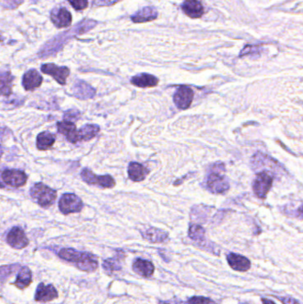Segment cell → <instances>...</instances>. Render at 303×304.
<instances>
[{
  "label": "cell",
  "instance_id": "1",
  "mask_svg": "<svg viewBox=\"0 0 303 304\" xmlns=\"http://www.w3.org/2000/svg\"><path fill=\"white\" fill-rule=\"evenodd\" d=\"M59 257L66 262H71L78 270L92 272L98 268V259L94 254L79 252L73 248H63L59 252Z\"/></svg>",
  "mask_w": 303,
  "mask_h": 304
},
{
  "label": "cell",
  "instance_id": "2",
  "mask_svg": "<svg viewBox=\"0 0 303 304\" xmlns=\"http://www.w3.org/2000/svg\"><path fill=\"white\" fill-rule=\"evenodd\" d=\"M31 198L41 208H50L56 200L57 192L42 182H38L32 186L30 190Z\"/></svg>",
  "mask_w": 303,
  "mask_h": 304
},
{
  "label": "cell",
  "instance_id": "3",
  "mask_svg": "<svg viewBox=\"0 0 303 304\" xmlns=\"http://www.w3.org/2000/svg\"><path fill=\"white\" fill-rule=\"evenodd\" d=\"M225 170L224 166L220 167L218 171H215L208 174L207 186L210 192L214 194H223L227 192L230 189V182L228 181L226 177L223 175V172Z\"/></svg>",
  "mask_w": 303,
  "mask_h": 304
},
{
  "label": "cell",
  "instance_id": "4",
  "mask_svg": "<svg viewBox=\"0 0 303 304\" xmlns=\"http://www.w3.org/2000/svg\"><path fill=\"white\" fill-rule=\"evenodd\" d=\"M80 175L83 181L86 182L87 184L99 186L100 188H104V189H112L113 187H115V180L109 174L96 175L88 168H84L82 170Z\"/></svg>",
  "mask_w": 303,
  "mask_h": 304
},
{
  "label": "cell",
  "instance_id": "5",
  "mask_svg": "<svg viewBox=\"0 0 303 304\" xmlns=\"http://www.w3.org/2000/svg\"><path fill=\"white\" fill-rule=\"evenodd\" d=\"M274 177L269 172L257 173L253 182V190L259 198H265L272 187Z\"/></svg>",
  "mask_w": 303,
  "mask_h": 304
},
{
  "label": "cell",
  "instance_id": "6",
  "mask_svg": "<svg viewBox=\"0 0 303 304\" xmlns=\"http://www.w3.org/2000/svg\"><path fill=\"white\" fill-rule=\"evenodd\" d=\"M84 207L80 197L76 194L67 193L62 195L59 200V209L63 215L79 213Z\"/></svg>",
  "mask_w": 303,
  "mask_h": 304
},
{
  "label": "cell",
  "instance_id": "7",
  "mask_svg": "<svg viewBox=\"0 0 303 304\" xmlns=\"http://www.w3.org/2000/svg\"><path fill=\"white\" fill-rule=\"evenodd\" d=\"M194 99V92L190 87L182 85L177 88L173 94V103L180 110H187Z\"/></svg>",
  "mask_w": 303,
  "mask_h": 304
},
{
  "label": "cell",
  "instance_id": "8",
  "mask_svg": "<svg viewBox=\"0 0 303 304\" xmlns=\"http://www.w3.org/2000/svg\"><path fill=\"white\" fill-rule=\"evenodd\" d=\"M1 176L6 184L14 188L22 187L26 183L28 179L27 174L18 169H5Z\"/></svg>",
  "mask_w": 303,
  "mask_h": 304
},
{
  "label": "cell",
  "instance_id": "9",
  "mask_svg": "<svg viewBox=\"0 0 303 304\" xmlns=\"http://www.w3.org/2000/svg\"><path fill=\"white\" fill-rule=\"evenodd\" d=\"M41 70L43 73L49 75L54 77L55 81L60 85H65L67 77H69V69L67 67H60L55 65L54 63H46L41 66Z\"/></svg>",
  "mask_w": 303,
  "mask_h": 304
},
{
  "label": "cell",
  "instance_id": "10",
  "mask_svg": "<svg viewBox=\"0 0 303 304\" xmlns=\"http://www.w3.org/2000/svg\"><path fill=\"white\" fill-rule=\"evenodd\" d=\"M7 242L10 247L15 249H23L27 247L30 241L22 228L14 227L8 232Z\"/></svg>",
  "mask_w": 303,
  "mask_h": 304
},
{
  "label": "cell",
  "instance_id": "11",
  "mask_svg": "<svg viewBox=\"0 0 303 304\" xmlns=\"http://www.w3.org/2000/svg\"><path fill=\"white\" fill-rule=\"evenodd\" d=\"M59 293L54 285H45L44 283H40L36 290L35 300L40 302H47L57 299Z\"/></svg>",
  "mask_w": 303,
  "mask_h": 304
},
{
  "label": "cell",
  "instance_id": "12",
  "mask_svg": "<svg viewBox=\"0 0 303 304\" xmlns=\"http://www.w3.org/2000/svg\"><path fill=\"white\" fill-rule=\"evenodd\" d=\"M51 21L58 28H65L71 24L72 16L66 8H54L51 12Z\"/></svg>",
  "mask_w": 303,
  "mask_h": 304
},
{
  "label": "cell",
  "instance_id": "13",
  "mask_svg": "<svg viewBox=\"0 0 303 304\" xmlns=\"http://www.w3.org/2000/svg\"><path fill=\"white\" fill-rule=\"evenodd\" d=\"M58 132L64 135L67 140L71 143H77L79 142L78 132L76 125L73 122L63 120L57 123Z\"/></svg>",
  "mask_w": 303,
  "mask_h": 304
},
{
  "label": "cell",
  "instance_id": "14",
  "mask_svg": "<svg viewBox=\"0 0 303 304\" xmlns=\"http://www.w3.org/2000/svg\"><path fill=\"white\" fill-rule=\"evenodd\" d=\"M72 90H73L74 96L77 97V99L80 100L92 99L96 93L95 89L83 80H77L75 83Z\"/></svg>",
  "mask_w": 303,
  "mask_h": 304
},
{
  "label": "cell",
  "instance_id": "15",
  "mask_svg": "<svg viewBox=\"0 0 303 304\" xmlns=\"http://www.w3.org/2000/svg\"><path fill=\"white\" fill-rule=\"evenodd\" d=\"M43 82V77L36 69H30L23 75V85L26 91L39 88Z\"/></svg>",
  "mask_w": 303,
  "mask_h": 304
},
{
  "label": "cell",
  "instance_id": "16",
  "mask_svg": "<svg viewBox=\"0 0 303 304\" xmlns=\"http://www.w3.org/2000/svg\"><path fill=\"white\" fill-rule=\"evenodd\" d=\"M227 261L230 267L237 271H246L249 270L251 267L249 259L240 254L230 253L227 255Z\"/></svg>",
  "mask_w": 303,
  "mask_h": 304
},
{
  "label": "cell",
  "instance_id": "17",
  "mask_svg": "<svg viewBox=\"0 0 303 304\" xmlns=\"http://www.w3.org/2000/svg\"><path fill=\"white\" fill-rule=\"evenodd\" d=\"M127 172H128V177L132 181H142L146 179L150 171L140 163L131 162L128 166Z\"/></svg>",
  "mask_w": 303,
  "mask_h": 304
},
{
  "label": "cell",
  "instance_id": "18",
  "mask_svg": "<svg viewBox=\"0 0 303 304\" xmlns=\"http://www.w3.org/2000/svg\"><path fill=\"white\" fill-rule=\"evenodd\" d=\"M131 83L140 88H148L156 86L158 84V78L151 74H138L131 78Z\"/></svg>",
  "mask_w": 303,
  "mask_h": 304
},
{
  "label": "cell",
  "instance_id": "19",
  "mask_svg": "<svg viewBox=\"0 0 303 304\" xmlns=\"http://www.w3.org/2000/svg\"><path fill=\"white\" fill-rule=\"evenodd\" d=\"M181 9L185 15L190 18H200L203 16L204 8L202 4L197 0H186L181 5Z\"/></svg>",
  "mask_w": 303,
  "mask_h": 304
},
{
  "label": "cell",
  "instance_id": "20",
  "mask_svg": "<svg viewBox=\"0 0 303 304\" xmlns=\"http://www.w3.org/2000/svg\"><path fill=\"white\" fill-rule=\"evenodd\" d=\"M155 267L153 264L144 259L138 258L133 263V270L142 277H150L153 275Z\"/></svg>",
  "mask_w": 303,
  "mask_h": 304
},
{
  "label": "cell",
  "instance_id": "21",
  "mask_svg": "<svg viewBox=\"0 0 303 304\" xmlns=\"http://www.w3.org/2000/svg\"><path fill=\"white\" fill-rule=\"evenodd\" d=\"M157 11L156 8L152 7H147L142 8V10L137 12L135 16H132L131 19L135 23H147L157 19Z\"/></svg>",
  "mask_w": 303,
  "mask_h": 304
},
{
  "label": "cell",
  "instance_id": "22",
  "mask_svg": "<svg viewBox=\"0 0 303 304\" xmlns=\"http://www.w3.org/2000/svg\"><path fill=\"white\" fill-rule=\"evenodd\" d=\"M142 235L143 239L151 243H163L168 239V233L157 228H149L142 232Z\"/></svg>",
  "mask_w": 303,
  "mask_h": 304
},
{
  "label": "cell",
  "instance_id": "23",
  "mask_svg": "<svg viewBox=\"0 0 303 304\" xmlns=\"http://www.w3.org/2000/svg\"><path fill=\"white\" fill-rule=\"evenodd\" d=\"M31 283H32V272L28 267L24 266L17 274V278L16 281L13 283V285H16L18 289L23 290L27 288Z\"/></svg>",
  "mask_w": 303,
  "mask_h": 304
},
{
  "label": "cell",
  "instance_id": "24",
  "mask_svg": "<svg viewBox=\"0 0 303 304\" xmlns=\"http://www.w3.org/2000/svg\"><path fill=\"white\" fill-rule=\"evenodd\" d=\"M14 78L10 71L0 70V95L8 96L11 94Z\"/></svg>",
  "mask_w": 303,
  "mask_h": 304
},
{
  "label": "cell",
  "instance_id": "25",
  "mask_svg": "<svg viewBox=\"0 0 303 304\" xmlns=\"http://www.w3.org/2000/svg\"><path fill=\"white\" fill-rule=\"evenodd\" d=\"M55 143V135L50 132L44 131L37 137V148L39 150H47Z\"/></svg>",
  "mask_w": 303,
  "mask_h": 304
},
{
  "label": "cell",
  "instance_id": "26",
  "mask_svg": "<svg viewBox=\"0 0 303 304\" xmlns=\"http://www.w3.org/2000/svg\"><path fill=\"white\" fill-rule=\"evenodd\" d=\"M78 137H79V142L84 141L87 142L94 138L96 135L99 134L100 132V127L97 125H85L83 127H81L78 130Z\"/></svg>",
  "mask_w": 303,
  "mask_h": 304
},
{
  "label": "cell",
  "instance_id": "27",
  "mask_svg": "<svg viewBox=\"0 0 303 304\" xmlns=\"http://www.w3.org/2000/svg\"><path fill=\"white\" fill-rule=\"evenodd\" d=\"M124 255H116L115 257L113 258H109L104 260V263H103V268L105 270V272L108 275H112V273H114L115 271L120 270L122 269V265H121V260L123 258Z\"/></svg>",
  "mask_w": 303,
  "mask_h": 304
},
{
  "label": "cell",
  "instance_id": "28",
  "mask_svg": "<svg viewBox=\"0 0 303 304\" xmlns=\"http://www.w3.org/2000/svg\"><path fill=\"white\" fill-rule=\"evenodd\" d=\"M205 234H206V231L200 225L191 224L188 228V237L196 242H205L206 240Z\"/></svg>",
  "mask_w": 303,
  "mask_h": 304
},
{
  "label": "cell",
  "instance_id": "29",
  "mask_svg": "<svg viewBox=\"0 0 303 304\" xmlns=\"http://www.w3.org/2000/svg\"><path fill=\"white\" fill-rule=\"evenodd\" d=\"M17 267H19V264H13V265L0 267V282H4L7 277H9L11 274L16 271Z\"/></svg>",
  "mask_w": 303,
  "mask_h": 304
},
{
  "label": "cell",
  "instance_id": "30",
  "mask_svg": "<svg viewBox=\"0 0 303 304\" xmlns=\"http://www.w3.org/2000/svg\"><path fill=\"white\" fill-rule=\"evenodd\" d=\"M187 304H217L210 298L203 296H193L187 300Z\"/></svg>",
  "mask_w": 303,
  "mask_h": 304
},
{
  "label": "cell",
  "instance_id": "31",
  "mask_svg": "<svg viewBox=\"0 0 303 304\" xmlns=\"http://www.w3.org/2000/svg\"><path fill=\"white\" fill-rule=\"evenodd\" d=\"M79 119H80V112L77 110H69V111L64 112V120L73 122V121H77Z\"/></svg>",
  "mask_w": 303,
  "mask_h": 304
},
{
  "label": "cell",
  "instance_id": "32",
  "mask_svg": "<svg viewBox=\"0 0 303 304\" xmlns=\"http://www.w3.org/2000/svg\"><path fill=\"white\" fill-rule=\"evenodd\" d=\"M69 4L73 7L75 10H84L88 6V0H69Z\"/></svg>",
  "mask_w": 303,
  "mask_h": 304
},
{
  "label": "cell",
  "instance_id": "33",
  "mask_svg": "<svg viewBox=\"0 0 303 304\" xmlns=\"http://www.w3.org/2000/svg\"><path fill=\"white\" fill-rule=\"evenodd\" d=\"M278 299L284 304H300L299 300L292 297H279Z\"/></svg>",
  "mask_w": 303,
  "mask_h": 304
},
{
  "label": "cell",
  "instance_id": "34",
  "mask_svg": "<svg viewBox=\"0 0 303 304\" xmlns=\"http://www.w3.org/2000/svg\"><path fill=\"white\" fill-rule=\"evenodd\" d=\"M262 303L263 304H276L273 300H269V299H266V298H262Z\"/></svg>",
  "mask_w": 303,
  "mask_h": 304
},
{
  "label": "cell",
  "instance_id": "35",
  "mask_svg": "<svg viewBox=\"0 0 303 304\" xmlns=\"http://www.w3.org/2000/svg\"><path fill=\"white\" fill-rule=\"evenodd\" d=\"M2 155H3V149H2V147L0 145V158L2 157Z\"/></svg>",
  "mask_w": 303,
  "mask_h": 304
}]
</instances>
